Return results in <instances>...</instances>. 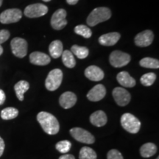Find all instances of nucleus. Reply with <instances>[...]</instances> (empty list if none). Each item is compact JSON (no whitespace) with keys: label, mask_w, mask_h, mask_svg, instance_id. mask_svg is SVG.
Returning <instances> with one entry per match:
<instances>
[{"label":"nucleus","mask_w":159,"mask_h":159,"mask_svg":"<svg viewBox=\"0 0 159 159\" xmlns=\"http://www.w3.org/2000/svg\"><path fill=\"white\" fill-rule=\"evenodd\" d=\"M121 35L119 33H109L101 35L99 38V43L101 45L105 46V47H111L114 46L118 42V41L120 39Z\"/></svg>","instance_id":"obj_17"},{"label":"nucleus","mask_w":159,"mask_h":159,"mask_svg":"<svg viewBox=\"0 0 159 159\" xmlns=\"http://www.w3.org/2000/svg\"><path fill=\"white\" fill-rule=\"evenodd\" d=\"M4 150H5V142L2 137L0 136V157L2 156Z\"/></svg>","instance_id":"obj_34"},{"label":"nucleus","mask_w":159,"mask_h":159,"mask_svg":"<svg viewBox=\"0 0 159 159\" xmlns=\"http://www.w3.org/2000/svg\"><path fill=\"white\" fill-rule=\"evenodd\" d=\"M131 60L130 55L122 51L115 50L111 53L109 61L111 65L115 68H120L128 65Z\"/></svg>","instance_id":"obj_5"},{"label":"nucleus","mask_w":159,"mask_h":159,"mask_svg":"<svg viewBox=\"0 0 159 159\" xmlns=\"http://www.w3.org/2000/svg\"><path fill=\"white\" fill-rule=\"evenodd\" d=\"M61 56H62V61L65 66L68 67L69 69L74 68L76 65V61H75L74 55L71 51H63Z\"/></svg>","instance_id":"obj_23"},{"label":"nucleus","mask_w":159,"mask_h":159,"mask_svg":"<svg viewBox=\"0 0 159 159\" xmlns=\"http://www.w3.org/2000/svg\"><path fill=\"white\" fill-rule=\"evenodd\" d=\"M49 51L50 53L51 57L52 58L57 59L61 56L63 52V43L59 40H55L49 44Z\"/></svg>","instance_id":"obj_20"},{"label":"nucleus","mask_w":159,"mask_h":159,"mask_svg":"<svg viewBox=\"0 0 159 159\" xmlns=\"http://www.w3.org/2000/svg\"><path fill=\"white\" fill-rule=\"evenodd\" d=\"M156 80V75L153 72H149L142 75L141 77V83L144 86H150L155 83Z\"/></svg>","instance_id":"obj_29"},{"label":"nucleus","mask_w":159,"mask_h":159,"mask_svg":"<svg viewBox=\"0 0 159 159\" xmlns=\"http://www.w3.org/2000/svg\"><path fill=\"white\" fill-rule=\"evenodd\" d=\"M55 148L61 153H67L71 148V143L68 140L60 141L55 145Z\"/></svg>","instance_id":"obj_30"},{"label":"nucleus","mask_w":159,"mask_h":159,"mask_svg":"<svg viewBox=\"0 0 159 159\" xmlns=\"http://www.w3.org/2000/svg\"><path fill=\"white\" fill-rule=\"evenodd\" d=\"M48 11V7L46 5L41 3H36L26 7L24 13L28 18H38L47 14Z\"/></svg>","instance_id":"obj_8"},{"label":"nucleus","mask_w":159,"mask_h":159,"mask_svg":"<svg viewBox=\"0 0 159 159\" xmlns=\"http://www.w3.org/2000/svg\"><path fill=\"white\" fill-rule=\"evenodd\" d=\"M30 61L37 66H46L50 63L51 59L48 55L41 52H33L30 55Z\"/></svg>","instance_id":"obj_15"},{"label":"nucleus","mask_w":159,"mask_h":159,"mask_svg":"<svg viewBox=\"0 0 159 159\" xmlns=\"http://www.w3.org/2000/svg\"><path fill=\"white\" fill-rule=\"evenodd\" d=\"M139 64L144 68L148 69H158L159 61L158 60L152 58V57H144L139 61Z\"/></svg>","instance_id":"obj_25"},{"label":"nucleus","mask_w":159,"mask_h":159,"mask_svg":"<svg viewBox=\"0 0 159 159\" xmlns=\"http://www.w3.org/2000/svg\"><path fill=\"white\" fill-rule=\"evenodd\" d=\"M157 152L156 145L153 143H146L140 148V154L143 158H150L154 156Z\"/></svg>","instance_id":"obj_22"},{"label":"nucleus","mask_w":159,"mask_h":159,"mask_svg":"<svg viewBox=\"0 0 159 159\" xmlns=\"http://www.w3.org/2000/svg\"><path fill=\"white\" fill-rule=\"evenodd\" d=\"M156 159H159V158H158H158H156Z\"/></svg>","instance_id":"obj_40"},{"label":"nucleus","mask_w":159,"mask_h":159,"mask_svg":"<svg viewBox=\"0 0 159 159\" xmlns=\"http://www.w3.org/2000/svg\"><path fill=\"white\" fill-rule=\"evenodd\" d=\"M71 136L77 142L91 144L95 142V138L91 133L80 128H74L70 130Z\"/></svg>","instance_id":"obj_7"},{"label":"nucleus","mask_w":159,"mask_h":159,"mask_svg":"<svg viewBox=\"0 0 159 159\" xmlns=\"http://www.w3.org/2000/svg\"><path fill=\"white\" fill-rule=\"evenodd\" d=\"M6 96L5 92H4L3 90L0 89V105H3L4 102H5Z\"/></svg>","instance_id":"obj_33"},{"label":"nucleus","mask_w":159,"mask_h":159,"mask_svg":"<svg viewBox=\"0 0 159 159\" xmlns=\"http://www.w3.org/2000/svg\"><path fill=\"white\" fill-rule=\"evenodd\" d=\"M63 80V72L61 69H55L49 71L45 80V85L47 90L53 91L57 90Z\"/></svg>","instance_id":"obj_4"},{"label":"nucleus","mask_w":159,"mask_h":159,"mask_svg":"<svg viewBox=\"0 0 159 159\" xmlns=\"http://www.w3.org/2000/svg\"><path fill=\"white\" fill-rule=\"evenodd\" d=\"M58 159H75V158L71 154H64L62 155Z\"/></svg>","instance_id":"obj_35"},{"label":"nucleus","mask_w":159,"mask_h":159,"mask_svg":"<svg viewBox=\"0 0 159 159\" xmlns=\"http://www.w3.org/2000/svg\"><path fill=\"white\" fill-rule=\"evenodd\" d=\"M2 53H3V48H2V47L0 45V55H2Z\"/></svg>","instance_id":"obj_37"},{"label":"nucleus","mask_w":159,"mask_h":159,"mask_svg":"<svg viewBox=\"0 0 159 159\" xmlns=\"http://www.w3.org/2000/svg\"><path fill=\"white\" fill-rule=\"evenodd\" d=\"M85 76L91 81H100L104 78V72L97 66H90L85 69Z\"/></svg>","instance_id":"obj_16"},{"label":"nucleus","mask_w":159,"mask_h":159,"mask_svg":"<svg viewBox=\"0 0 159 159\" xmlns=\"http://www.w3.org/2000/svg\"><path fill=\"white\" fill-rule=\"evenodd\" d=\"M66 11L64 9L57 10L51 18L50 23L52 27L56 30H60L64 28L67 25V21L66 19Z\"/></svg>","instance_id":"obj_10"},{"label":"nucleus","mask_w":159,"mask_h":159,"mask_svg":"<svg viewBox=\"0 0 159 159\" xmlns=\"http://www.w3.org/2000/svg\"><path fill=\"white\" fill-rule=\"evenodd\" d=\"M113 97L115 102L119 106H125L130 102L131 99L130 94L126 89L121 88V87H116L113 90Z\"/></svg>","instance_id":"obj_11"},{"label":"nucleus","mask_w":159,"mask_h":159,"mask_svg":"<svg viewBox=\"0 0 159 159\" xmlns=\"http://www.w3.org/2000/svg\"><path fill=\"white\" fill-rule=\"evenodd\" d=\"M19 115V111L16 108L13 107H8L3 109L1 112V117L5 120H10V119H15Z\"/></svg>","instance_id":"obj_26"},{"label":"nucleus","mask_w":159,"mask_h":159,"mask_svg":"<svg viewBox=\"0 0 159 159\" xmlns=\"http://www.w3.org/2000/svg\"><path fill=\"white\" fill-rule=\"evenodd\" d=\"M29 89V83L25 80L19 81V82L14 85V90L16 94L17 98L19 99L20 101L24 100V95H25V93L26 91H28Z\"/></svg>","instance_id":"obj_21"},{"label":"nucleus","mask_w":159,"mask_h":159,"mask_svg":"<svg viewBox=\"0 0 159 159\" xmlns=\"http://www.w3.org/2000/svg\"><path fill=\"white\" fill-rule=\"evenodd\" d=\"M80 159H97L96 152L89 147H83L80 151Z\"/></svg>","instance_id":"obj_27"},{"label":"nucleus","mask_w":159,"mask_h":159,"mask_svg":"<svg viewBox=\"0 0 159 159\" xmlns=\"http://www.w3.org/2000/svg\"><path fill=\"white\" fill-rule=\"evenodd\" d=\"M37 120L46 134L55 135L59 132V122L56 117L52 114L45 111H41L37 115Z\"/></svg>","instance_id":"obj_1"},{"label":"nucleus","mask_w":159,"mask_h":159,"mask_svg":"<svg viewBox=\"0 0 159 159\" xmlns=\"http://www.w3.org/2000/svg\"><path fill=\"white\" fill-rule=\"evenodd\" d=\"M116 80L119 84L127 88H133L136 85V80L127 71H121L116 76Z\"/></svg>","instance_id":"obj_18"},{"label":"nucleus","mask_w":159,"mask_h":159,"mask_svg":"<svg viewBox=\"0 0 159 159\" xmlns=\"http://www.w3.org/2000/svg\"><path fill=\"white\" fill-rule=\"evenodd\" d=\"M22 17V12L17 8L7 9L0 14V22L2 24H11L18 22Z\"/></svg>","instance_id":"obj_9"},{"label":"nucleus","mask_w":159,"mask_h":159,"mask_svg":"<svg viewBox=\"0 0 159 159\" xmlns=\"http://www.w3.org/2000/svg\"><path fill=\"white\" fill-rule=\"evenodd\" d=\"M10 38V32L7 30H0V45L5 43Z\"/></svg>","instance_id":"obj_32"},{"label":"nucleus","mask_w":159,"mask_h":159,"mask_svg":"<svg viewBox=\"0 0 159 159\" xmlns=\"http://www.w3.org/2000/svg\"><path fill=\"white\" fill-rule=\"evenodd\" d=\"M71 52L79 59H84L88 57L89 54V50L87 47H80L77 45H73L71 48Z\"/></svg>","instance_id":"obj_24"},{"label":"nucleus","mask_w":159,"mask_h":159,"mask_svg":"<svg viewBox=\"0 0 159 159\" xmlns=\"http://www.w3.org/2000/svg\"><path fill=\"white\" fill-rule=\"evenodd\" d=\"M11 50L16 57L22 58L27 53V42L21 38H14L11 42Z\"/></svg>","instance_id":"obj_6"},{"label":"nucleus","mask_w":159,"mask_h":159,"mask_svg":"<svg viewBox=\"0 0 159 159\" xmlns=\"http://www.w3.org/2000/svg\"><path fill=\"white\" fill-rule=\"evenodd\" d=\"M43 2H50L51 0H43Z\"/></svg>","instance_id":"obj_39"},{"label":"nucleus","mask_w":159,"mask_h":159,"mask_svg":"<svg viewBox=\"0 0 159 159\" xmlns=\"http://www.w3.org/2000/svg\"><path fill=\"white\" fill-rule=\"evenodd\" d=\"M77 96L71 91H66L61 95L59 103L61 106L64 109L72 108L77 102Z\"/></svg>","instance_id":"obj_14"},{"label":"nucleus","mask_w":159,"mask_h":159,"mask_svg":"<svg viewBox=\"0 0 159 159\" xmlns=\"http://www.w3.org/2000/svg\"><path fill=\"white\" fill-rule=\"evenodd\" d=\"M75 33L77 35H81L85 39H89L92 35L91 30L87 26L83 25L76 26L75 28Z\"/></svg>","instance_id":"obj_28"},{"label":"nucleus","mask_w":159,"mask_h":159,"mask_svg":"<svg viewBox=\"0 0 159 159\" xmlns=\"http://www.w3.org/2000/svg\"><path fill=\"white\" fill-rule=\"evenodd\" d=\"M153 39L154 34L152 31L150 30H146L137 34L134 39V41L135 44L137 47H146L150 46L152 43Z\"/></svg>","instance_id":"obj_12"},{"label":"nucleus","mask_w":159,"mask_h":159,"mask_svg":"<svg viewBox=\"0 0 159 159\" xmlns=\"http://www.w3.org/2000/svg\"><path fill=\"white\" fill-rule=\"evenodd\" d=\"M79 0H66V2L70 5H75L78 2Z\"/></svg>","instance_id":"obj_36"},{"label":"nucleus","mask_w":159,"mask_h":159,"mask_svg":"<svg viewBox=\"0 0 159 159\" xmlns=\"http://www.w3.org/2000/svg\"><path fill=\"white\" fill-rule=\"evenodd\" d=\"M108 121L106 114L102 111H97L90 116V122L96 127H102L105 125Z\"/></svg>","instance_id":"obj_19"},{"label":"nucleus","mask_w":159,"mask_h":159,"mask_svg":"<svg viewBox=\"0 0 159 159\" xmlns=\"http://www.w3.org/2000/svg\"><path fill=\"white\" fill-rule=\"evenodd\" d=\"M106 94V89L102 84H97L93 87L87 94V98L92 102H97L104 98Z\"/></svg>","instance_id":"obj_13"},{"label":"nucleus","mask_w":159,"mask_h":159,"mask_svg":"<svg viewBox=\"0 0 159 159\" xmlns=\"http://www.w3.org/2000/svg\"><path fill=\"white\" fill-rule=\"evenodd\" d=\"M107 159H123L122 155L117 150H111L108 152Z\"/></svg>","instance_id":"obj_31"},{"label":"nucleus","mask_w":159,"mask_h":159,"mask_svg":"<svg viewBox=\"0 0 159 159\" xmlns=\"http://www.w3.org/2000/svg\"><path fill=\"white\" fill-rule=\"evenodd\" d=\"M2 2L3 0H0V7H1L2 5Z\"/></svg>","instance_id":"obj_38"},{"label":"nucleus","mask_w":159,"mask_h":159,"mask_svg":"<svg viewBox=\"0 0 159 159\" xmlns=\"http://www.w3.org/2000/svg\"><path fill=\"white\" fill-rule=\"evenodd\" d=\"M120 122L122 128L130 134H136L140 130V121L136 116L129 113H126L122 115Z\"/></svg>","instance_id":"obj_3"},{"label":"nucleus","mask_w":159,"mask_h":159,"mask_svg":"<svg viewBox=\"0 0 159 159\" xmlns=\"http://www.w3.org/2000/svg\"><path fill=\"white\" fill-rule=\"evenodd\" d=\"M111 17V10L105 7H97L91 12L87 18V24L90 27H94L98 24L107 21Z\"/></svg>","instance_id":"obj_2"}]
</instances>
